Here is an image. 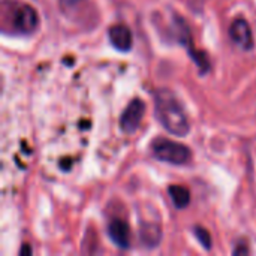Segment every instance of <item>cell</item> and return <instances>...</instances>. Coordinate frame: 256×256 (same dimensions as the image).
Returning a JSON list of instances; mask_svg holds the SVG:
<instances>
[{
	"mask_svg": "<svg viewBox=\"0 0 256 256\" xmlns=\"http://www.w3.org/2000/svg\"><path fill=\"white\" fill-rule=\"evenodd\" d=\"M154 112L159 123L172 135L184 136L189 134V120L178 102L170 90H159L154 96Z\"/></svg>",
	"mask_w": 256,
	"mask_h": 256,
	"instance_id": "obj_1",
	"label": "cell"
},
{
	"mask_svg": "<svg viewBox=\"0 0 256 256\" xmlns=\"http://www.w3.org/2000/svg\"><path fill=\"white\" fill-rule=\"evenodd\" d=\"M153 154L162 160V162H168V164H174V165H182L186 164L190 159V150L176 141H170V140H159L153 144Z\"/></svg>",
	"mask_w": 256,
	"mask_h": 256,
	"instance_id": "obj_2",
	"label": "cell"
},
{
	"mask_svg": "<svg viewBox=\"0 0 256 256\" xmlns=\"http://www.w3.org/2000/svg\"><path fill=\"white\" fill-rule=\"evenodd\" d=\"M144 111H146V105L142 104V100L134 99L122 114V118H120L122 130L124 134H134L141 124Z\"/></svg>",
	"mask_w": 256,
	"mask_h": 256,
	"instance_id": "obj_3",
	"label": "cell"
},
{
	"mask_svg": "<svg viewBox=\"0 0 256 256\" xmlns=\"http://www.w3.org/2000/svg\"><path fill=\"white\" fill-rule=\"evenodd\" d=\"M14 27L21 33H32L36 30L39 18L38 12L30 4H21L14 12Z\"/></svg>",
	"mask_w": 256,
	"mask_h": 256,
	"instance_id": "obj_4",
	"label": "cell"
},
{
	"mask_svg": "<svg viewBox=\"0 0 256 256\" xmlns=\"http://www.w3.org/2000/svg\"><path fill=\"white\" fill-rule=\"evenodd\" d=\"M230 36L234 40V44L244 51H250L255 45L252 28L244 18H237L232 21V24L230 27Z\"/></svg>",
	"mask_w": 256,
	"mask_h": 256,
	"instance_id": "obj_5",
	"label": "cell"
},
{
	"mask_svg": "<svg viewBox=\"0 0 256 256\" xmlns=\"http://www.w3.org/2000/svg\"><path fill=\"white\" fill-rule=\"evenodd\" d=\"M108 38L111 45L122 51V52H128L132 50V32L128 26L124 24H116L110 28L108 32Z\"/></svg>",
	"mask_w": 256,
	"mask_h": 256,
	"instance_id": "obj_6",
	"label": "cell"
},
{
	"mask_svg": "<svg viewBox=\"0 0 256 256\" xmlns=\"http://www.w3.org/2000/svg\"><path fill=\"white\" fill-rule=\"evenodd\" d=\"M108 236L120 249H128L130 244V228L124 220H112L108 226Z\"/></svg>",
	"mask_w": 256,
	"mask_h": 256,
	"instance_id": "obj_7",
	"label": "cell"
},
{
	"mask_svg": "<svg viewBox=\"0 0 256 256\" xmlns=\"http://www.w3.org/2000/svg\"><path fill=\"white\" fill-rule=\"evenodd\" d=\"M160 230L159 226L156 225H152V224H146L142 228H141V232H140V240L144 246L147 248H154L159 244L160 242Z\"/></svg>",
	"mask_w": 256,
	"mask_h": 256,
	"instance_id": "obj_8",
	"label": "cell"
},
{
	"mask_svg": "<svg viewBox=\"0 0 256 256\" xmlns=\"http://www.w3.org/2000/svg\"><path fill=\"white\" fill-rule=\"evenodd\" d=\"M168 194L177 208H184L190 202V192L188 188L180 186V184H172L168 188Z\"/></svg>",
	"mask_w": 256,
	"mask_h": 256,
	"instance_id": "obj_9",
	"label": "cell"
},
{
	"mask_svg": "<svg viewBox=\"0 0 256 256\" xmlns=\"http://www.w3.org/2000/svg\"><path fill=\"white\" fill-rule=\"evenodd\" d=\"M195 236L206 249L212 248V238H210V234L207 232V230H204L201 226H195Z\"/></svg>",
	"mask_w": 256,
	"mask_h": 256,
	"instance_id": "obj_10",
	"label": "cell"
},
{
	"mask_svg": "<svg viewBox=\"0 0 256 256\" xmlns=\"http://www.w3.org/2000/svg\"><path fill=\"white\" fill-rule=\"evenodd\" d=\"M58 2H60L63 9H72L75 6H78L80 3H82L84 0H58Z\"/></svg>",
	"mask_w": 256,
	"mask_h": 256,
	"instance_id": "obj_11",
	"label": "cell"
}]
</instances>
